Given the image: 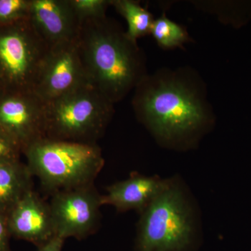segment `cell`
I'll list each match as a JSON object with an SVG mask.
<instances>
[{"instance_id":"1","label":"cell","mask_w":251,"mask_h":251,"mask_svg":"<svg viewBox=\"0 0 251 251\" xmlns=\"http://www.w3.org/2000/svg\"><path fill=\"white\" fill-rule=\"evenodd\" d=\"M132 105L157 144L173 151L194 150L215 123L205 87L190 69L147 74L135 88Z\"/></svg>"},{"instance_id":"2","label":"cell","mask_w":251,"mask_h":251,"mask_svg":"<svg viewBox=\"0 0 251 251\" xmlns=\"http://www.w3.org/2000/svg\"><path fill=\"white\" fill-rule=\"evenodd\" d=\"M77 42L89 83L113 104L135 90L148 74L137 43L107 16L82 23Z\"/></svg>"},{"instance_id":"3","label":"cell","mask_w":251,"mask_h":251,"mask_svg":"<svg viewBox=\"0 0 251 251\" xmlns=\"http://www.w3.org/2000/svg\"><path fill=\"white\" fill-rule=\"evenodd\" d=\"M133 251H199L203 244L202 214L182 176L166 186L139 214Z\"/></svg>"},{"instance_id":"4","label":"cell","mask_w":251,"mask_h":251,"mask_svg":"<svg viewBox=\"0 0 251 251\" xmlns=\"http://www.w3.org/2000/svg\"><path fill=\"white\" fill-rule=\"evenodd\" d=\"M23 153L33 176L52 194L94 184L105 164L101 149L97 144L44 138Z\"/></svg>"},{"instance_id":"5","label":"cell","mask_w":251,"mask_h":251,"mask_svg":"<svg viewBox=\"0 0 251 251\" xmlns=\"http://www.w3.org/2000/svg\"><path fill=\"white\" fill-rule=\"evenodd\" d=\"M44 103L45 138L96 145L114 115V105L87 84Z\"/></svg>"},{"instance_id":"6","label":"cell","mask_w":251,"mask_h":251,"mask_svg":"<svg viewBox=\"0 0 251 251\" xmlns=\"http://www.w3.org/2000/svg\"><path fill=\"white\" fill-rule=\"evenodd\" d=\"M50 47L29 18L0 31V73L19 92H34Z\"/></svg>"},{"instance_id":"7","label":"cell","mask_w":251,"mask_h":251,"mask_svg":"<svg viewBox=\"0 0 251 251\" xmlns=\"http://www.w3.org/2000/svg\"><path fill=\"white\" fill-rule=\"evenodd\" d=\"M101 198L94 184L52 194L49 204L56 236L82 239L93 233L100 221Z\"/></svg>"},{"instance_id":"8","label":"cell","mask_w":251,"mask_h":251,"mask_svg":"<svg viewBox=\"0 0 251 251\" xmlns=\"http://www.w3.org/2000/svg\"><path fill=\"white\" fill-rule=\"evenodd\" d=\"M89 83L77 39L50 47L34 93L49 101Z\"/></svg>"},{"instance_id":"9","label":"cell","mask_w":251,"mask_h":251,"mask_svg":"<svg viewBox=\"0 0 251 251\" xmlns=\"http://www.w3.org/2000/svg\"><path fill=\"white\" fill-rule=\"evenodd\" d=\"M0 127L21 145L23 152L45 138L44 103L34 92H16L0 99Z\"/></svg>"},{"instance_id":"10","label":"cell","mask_w":251,"mask_h":251,"mask_svg":"<svg viewBox=\"0 0 251 251\" xmlns=\"http://www.w3.org/2000/svg\"><path fill=\"white\" fill-rule=\"evenodd\" d=\"M11 237L39 247L55 237L49 203L31 189L15 205L7 216Z\"/></svg>"},{"instance_id":"11","label":"cell","mask_w":251,"mask_h":251,"mask_svg":"<svg viewBox=\"0 0 251 251\" xmlns=\"http://www.w3.org/2000/svg\"><path fill=\"white\" fill-rule=\"evenodd\" d=\"M28 18L50 47L78 38L81 23L69 0H30Z\"/></svg>"},{"instance_id":"12","label":"cell","mask_w":251,"mask_h":251,"mask_svg":"<svg viewBox=\"0 0 251 251\" xmlns=\"http://www.w3.org/2000/svg\"><path fill=\"white\" fill-rule=\"evenodd\" d=\"M167 178L133 173L128 179L117 181L102 195L103 205L114 206L117 211H136L140 214L166 186Z\"/></svg>"},{"instance_id":"13","label":"cell","mask_w":251,"mask_h":251,"mask_svg":"<svg viewBox=\"0 0 251 251\" xmlns=\"http://www.w3.org/2000/svg\"><path fill=\"white\" fill-rule=\"evenodd\" d=\"M33 175L27 164L20 160L0 161V214L10 211L30 190Z\"/></svg>"},{"instance_id":"14","label":"cell","mask_w":251,"mask_h":251,"mask_svg":"<svg viewBox=\"0 0 251 251\" xmlns=\"http://www.w3.org/2000/svg\"><path fill=\"white\" fill-rule=\"evenodd\" d=\"M111 6L126 21L128 29L126 33L130 40L137 43L139 38L150 34L154 19L139 3L132 0H111Z\"/></svg>"},{"instance_id":"15","label":"cell","mask_w":251,"mask_h":251,"mask_svg":"<svg viewBox=\"0 0 251 251\" xmlns=\"http://www.w3.org/2000/svg\"><path fill=\"white\" fill-rule=\"evenodd\" d=\"M150 34L163 49L183 48L191 41L184 26L171 21L165 14L154 19Z\"/></svg>"},{"instance_id":"16","label":"cell","mask_w":251,"mask_h":251,"mask_svg":"<svg viewBox=\"0 0 251 251\" xmlns=\"http://www.w3.org/2000/svg\"><path fill=\"white\" fill-rule=\"evenodd\" d=\"M73 11L81 24L90 20L106 17L111 0H69Z\"/></svg>"},{"instance_id":"17","label":"cell","mask_w":251,"mask_h":251,"mask_svg":"<svg viewBox=\"0 0 251 251\" xmlns=\"http://www.w3.org/2000/svg\"><path fill=\"white\" fill-rule=\"evenodd\" d=\"M30 1L0 0V23H12L29 18Z\"/></svg>"},{"instance_id":"18","label":"cell","mask_w":251,"mask_h":251,"mask_svg":"<svg viewBox=\"0 0 251 251\" xmlns=\"http://www.w3.org/2000/svg\"><path fill=\"white\" fill-rule=\"evenodd\" d=\"M21 151L19 143L0 127V161L19 160Z\"/></svg>"},{"instance_id":"19","label":"cell","mask_w":251,"mask_h":251,"mask_svg":"<svg viewBox=\"0 0 251 251\" xmlns=\"http://www.w3.org/2000/svg\"><path fill=\"white\" fill-rule=\"evenodd\" d=\"M11 237L7 217L0 214V251H11L10 246Z\"/></svg>"},{"instance_id":"20","label":"cell","mask_w":251,"mask_h":251,"mask_svg":"<svg viewBox=\"0 0 251 251\" xmlns=\"http://www.w3.org/2000/svg\"><path fill=\"white\" fill-rule=\"evenodd\" d=\"M65 239L55 236L41 247H38L36 251H62Z\"/></svg>"}]
</instances>
